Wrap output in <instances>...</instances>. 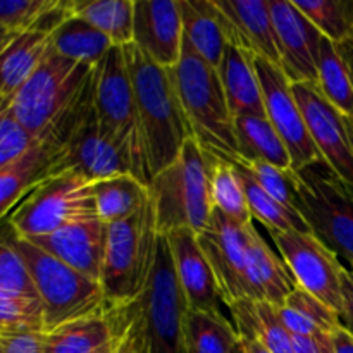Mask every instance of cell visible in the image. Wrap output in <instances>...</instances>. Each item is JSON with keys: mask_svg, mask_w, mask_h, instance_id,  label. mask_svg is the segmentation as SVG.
<instances>
[{"mask_svg": "<svg viewBox=\"0 0 353 353\" xmlns=\"http://www.w3.org/2000/svg\"><path fill=\"white\" fill-rule=\"evenodd\" d=\"M133 83L138 123L150 178L164 171L193 138L176 88L174 68L155 64L133 43L123 47Z\"/></svg>", "mask_w": 353, "mask_h": 353, "instance_id": "1", "label": "cell"}, {"mask_svg": "<svg viewBox=\"0 0 353 353\" xmlns=\"http://www.w3.org/2000/svg\"><path fill=\"white\" fill-rule=\"evenodd\" d=\"M159 238L150 193L137 212L107 226L100 283L110 307L130 305L145 295L155 268Z\"/></svg>", "mask_w": 353, "mask_h": 353, "instance_id": "2", "label": "cell"}, {"mask_svg": "<svg viewBox=\"0 0 353 353\" xmlns=\"http://www.w3.org/2000/svg\"><path fill=\"white\" fill-rule=\"evenodd\" d=\"M210 169L212 154L190 138L176 161L150 179L148 193L161 236L179 228H188L196 234L205 230L214 212Z\"/></svg>", "mask_w": 353, "mask_h": 353, "instance_id": "3", "label": "cell"}, {"mask_svg": "<svg viewBox=\"0 0 353 353\" xmlns=\"http://www.w3.org/2000/svg\"><path fill=\"white\" fill-rule=\"evenodd\" d=\"M174 79L193 138L209 154L236 162L240 154L234 117L224 95L219 71L203 61L185 38L181 57L174 68Z\"/></svg>", "mask_w": 353, "mask_h": 353, "instance_id": "4", "label": "cell"}, {"mask_svg": "<svg viewBox=\"0 0 353 353\" xmlns=\"http://www.w3.org/2000/svg\"><path fill=\"white\" fill-rule=\"evenodd\" d=\"M12 240L33 279L47 333L72 321L102 314L110 307L102 283L74 271L26 238L14 234Z\"/></svg>", "mask_w": 353, "mask_h": 353, "instance_id": "5", "label": "cell"}, {"mask_svg": "<svg viewBox=\"0 0 353 353\" xmlns=\"http://www.w3.org/2000/svg\"><path fill=\"white\" fill-rule=\"evenodd\" d=\"M93 68L69 61L50 48L37 71L9 100L7 109L41 143L74 105Z\"/></svg>", "mask_w": 353, "mask_h": 353, "instance_id": "6", "label": "cell"}, {"mask_svg": "<svg viewBox=\"0 0 353 353\" xmlns=\"http://www.w3.org/2000/svg\"><path fill=\"white\" fill-rule=\"evenodd\" d=\"M296 210L310 233L338 259L353 264V186L326 161L295 171Z\"/></svg>", "mask_w": 353, "mask_h": 353, "instance_id": "7", "label": "cell"}, {"mask_svg": "<svg viewBox=\"0 0 353 353\" xmlns=\"http://www.w3.org/2000/svg\"><path fill=\"white\" fill-rule=\"evenodd\" d=\"M93 102L100 133L130 150L137 179L148 186L152 178L138 123L133 83L123 47L114 45L93 68Z\"/></svg>", "mask_w": 353, "mask_h": 353, "instance_id": "8", "label": "cell"}, {"mask_svg": "<svg viewBox=\"0 0 353 353\" xmlns=\"http://www.w3.org/2000/svg\"><path fill=\"white\" fill-rule=\"evenodd\" d=\"M93 190L95 181L72 169L57 172L16 207L7 217V226L16 236L30 240L93 219L97 217Z\"/></svg>", "mask_w": 353, "mask_h": 353, "instance_id": "9", "label": "cell"}, {"mask_svg": "<svg viewBox=\"0 0 353 353\" xmlns=\"http://www.w3.org/2000/svg\"><path fill=\"white\" fill-rule=\"evenodd\" d=\"M140 302L147 327L148 353H186L185 316L188 305L176 278L165 236L159 238L150 285Z\"/></svg>", "mask_w": 353, "mask_h": 353, "instance_id": "10", "label": "cell"}, {"mask_svg": "<svg viewBox=\"0 0 353 353\" xmlns=\"http://www.w3.org/2000/svg\"><path fill=\"white\" fill-rule=\"evenodd\" d=\"M271 236L296 286L319 299L340 316L343 309L341 272L345 268L340 259L312 233L279 231L271 233Z\"/></svg>", "mask_w": 353, "mask_h": 353, "instance_id": "11", "label": "cell"}, {"mask_svg": "<svg viewBox=\"0 0 353 353\" xmlns=\"http://www.w3.org/2000/svg\"><path fill=\"white\" fill-rule=\"evenodd\" d=\"M254 64L261 83L265 117L285 143L293 171H300L305 165L324 161L310 138L305 119L293 93L292 81L285 71L265 59L254 57Z\"/></svg>", "mask_w": 353, "mask_h": 353, "instance_id": "12", "label": "cell"}, {"mask_svg": "<svg viewBox=\"0 0 353 353\" xmlns=\"http://www.w3.org/2000/svg\"><path fill=\"white\" fill-rule=\"evenodd\" d=\"M247 226H238L214 210L209 224L200 231L199 243L212 268L221 302L230 307L243 299H254L247 271Z\"/></svg>", "mask_w": 353, "mask_h": 353, "instance_id": "13", "label": "cell"}, {"mask_svg": "<svg viewBox=\"0 0 353 353\" xmlns=\"http://www.w3.org/2000/svg\"><path fill=\"white\" fill-rule=\"evenodd\" d=\"M307 130L321 157L330 168L353 186V143L347 117L312 83H292Z\"/></svg>", "mask_w": 353, "mask_h": 353, "instance_id": "14", "label": "cell"}, {"mask_svg": "<svg viewBox=\"0 0 353 353\" xmlns=\"http://www.w3.org/2000/svg\"><path fill=\"white\" fill-rule=\"evenodd\" d=\"M281 69L292 83L319 81L323 33L296 9L293 0H269Z\"/></svg>", "mask_w": 353, "mask_h": 353, "instance_id": "15", "label": "cell"}, {"mask_svg": "<svg viewBox=\"0 0 353 353\" xmlns=\"http://www.w3.org/2000/svg\"><path fill=\"white\" fill-rule=\"evenodd\" d=\"M62 171L72 169L92 181L131 174L137 178L134 161L123 145L105 138L93 112L61 148Z\"/></svg>", "mask_w": 353, "mask_h": 353, "instance_id": "16", "label": "cell"}, {"mask_svg": "<svg viewBox=\"0 0 353 353\" xmlns=\"http://www.w3.org/2000/svg\"><path fill=\"white\" fill-rule=\"evenodd\" d=\"M133 45L155 64L176 68L183 47L179 0H134Z\"/></svg>", "mask_w": 353, "mask_h": 353, "instance_id": "17", "label": "cell"}, {"mask_svg": "<svg viewBox=\"0 0 353 353\" xmlns=\"http://www.w3.org/2000/svg\"><path fill=\"white\" fill-rule=\"evenodd\" d=\"M230 45L281 68L269 0H212Z\"/></svg>", "mask_w": 353, "mask_h": 353, "instance_id": "18", "label": "cell"}, {"mask_svg": "<svg viewBox=\"0 0 353 353\" xmlns=\"http://www.w3.org/2000/svg\"><path fill=\"white\" fill-rule=\"evenodd\" d=\"M164 236L171 250L176 278L188 310H199V312L219 310V288L195 231L179 228Z\"/></svg>", "mask_w": 353, "mask_h": 353, "instance_id": "19", "label": "cell"}, {"mask_svg": "<svg viewBox=\"0 0 353 353\" xmlns=\"http://www.w3.org/2000/svg\"><path fill=\"white\" fill-rule=\"evenodd\" d=\"M30 241L74 271L97 281L102 278L107 226L97 217L65 226L47 236L30 238Z\"/></svg>", "mask_w": 353, "mask_h": 353, "instance_id": "20", "label": "cell"}, {"mask_svg": "<svg viewBox=\"0 0 353 353\" xmlns=\"http://www.w3.org/2000/svg\"><path fill=\"white\" fill-rule=\"evenodd\" d=\"M61 150L38 143L16 164L0 171V228L31 192L61 172Z\"/></svg>", "mask_w": 353, "mask_h": 353, "instance_id": "21", "label": "cell"}, {"mask_svg": "<svg viewBox=\"0 0 353 353\" xmlns=\"http://www.w3.org/2000/svg\"><path fill=\"white\" fill-rule=\"evenodd\" d=\"M123 307L72 321L47 334L45 353H107L116 347L123 327Z\"/></svg>", "mask_w": 353, "mask_h": 353, "instance_id": "22", "label": "cell"}, {"mask_svg": "<svg viewBox=\"0 0 353 353\" xmlns=\"http://www.w3.org/2000/svg\"><path fill=\"white\" fill-rule=\"evenodd\" d=\"M247 231V271L255 300H264L274 307H281L290 293L296 288L292 272L283 259L274 255L264 238L255 230L254 223Z\"/></svg>", "mask_w": 353, "mask_h": 353, "instance_id": "23", "label": "cell"}, {"mask_svg": "<svg viewBox=\"0 0 353 353\" xmlns=\"http://www.w3.org/2000/svg\"><path fill=\"white\" fill-rule=\"evenodd\" d=\"M219 78L233 117H265L254 55L228 43L223 62L219 65Z\"/></svg>", "mask_w": 353, "mask_h": 353, "instance_id": "24", "label": "cell"}, {"mask_svg": "<svg viewBox=\"0 0 353 353\" xmlns=\"http://www.w3.org/2000/svg\"><path fill=\"white\" fill-rule=\"evenodd\" d=\"M52 48V33L31 30L14 37L0 52V102L9 103Z\"/></svg>", "mask_w": 353, "mask_h": 353, "instance_id": "25", "label": "cell"}, {"mask_svg": "<svg viewBox=\"0 0 353 353\" xmlns=\"http://www.w3.org/2000/svg\"><path fill=\"white\" fill-rule=\"evenodd\" d=\"M228 309L240 336L259 341L271 353H295L293 334L283 324L278 307L264 300L243 299Z\"/></svg>", "mask_w": 353, "mask_h": 353, "instance_id": "26", "label": "cell"}, {"mask_svg": "<svg viewBox=\"0 0 353 353\" xmlns=\"http://www.w3.org/2000/svg\"><path fill=\"white\" fill-rule=\"evenodd\" d=\"M183 17V38L205 62L219 71L226 34L221 26L212 0H179Z\"/></svg>", "mask_w": 353, "mask_h": 353, "instance_id": "27", "label": "cell"}, {"mask_svg": "<svg viewBox=\"0 0 353 353\" xmlns=\"http://www.w3.org/2000/svg\"><path fill=\"white\" fill-rule=\"evenodd\" d=\"M279 317L293 336H330L341 326L340 316L319 299L296 286L281 307Z\"/></svg>", "mask_w": 353, "mask_h": 353, "instance_id": "28", "label": "cell"}, {"mask_svg": "<svg viewBox=\"0 0 353 353\" xmlns=\"http://www.w3.org/2000/svg\"><path fill=\"white\" fill-rule=\"evenodd\" d=\"M238 161H262L281 169H292V161L285 143L269 123L268 117H234Z\"/></svg>", "mask_w": 353, "mask_h": 353, "instance_id": "29", "label": "cell"}, {"mask_svg": "<svg viewBox=\"0 0 353 353\" xmlns=\"http://www.w3.org/2000/svg\"><path fill=\"white\" fill-rule=\"evenodd\" d=\"M112 47L109 37L72 14L52 33V50L78 64L97 65Z\"/></svg>", "mask_w": 353, "mask_h": 353, "instance_id": "30", "label": "cell"}, {"mask_svg": "<svg viewBox=\"0 0 353 353\" xmlns=\"http://www.w3.org/2000/svg\"><path fill=\"white\" fill-rule=\"evenodd\" d=\"M148 196V186L134 176L124 174L95 181L93 199L99 221L105 226L137 212Z\"/></svg>", "mask_w": 353, "mask_h": 353, "instance_id": "31", "label": "cell"}, {"mask_svg": "<svg viewBox=\"0 0 353 353\" xmlns=\"http://www.w3.org/2000/svg\"><path fill=\"white\" fill-rule=\"evenodd\" d=\"M240 336L236 327L219 312L188 310L185 316L186 353H234Z\"/></svg>", "mask_w": 353, "mask_h": 353, "instance_id": "32", "label": "cell"}, {"mask_svg": "<svg viewBox=\"0 0 353 353\" xmlns=\"http://www.w3.org/2000/svg\"><path fill=\"white\" fill-rule=\"evenodd\" d=\"M71 12L102 31L117 47L133 43L134 0H71Z\"/></svg>", "mask_w": 353, "mask_h": 353, "instance_id": "33", "label": "cell"}, {"mask_svg": "<svg viewBox=\"0 0 353 353\" xmlns=\"http://www.w3.org/2000/svg\"><path fill=\"white\" fill-rule=\"evenodd\" d=\"M233 164L236 168L238 174H240L252 219H257L259 223L264 224L269 233H279V231H302V233H310L309 226H307L305 219L300 216V212H296L295 209H290V207L283 205L281 202L272 199L252 178L247 169L241 168L236 162H233Z\"/></svg>", "mask_w": 353, "mask_h": 353, "instance_id": "34", "label": "cell"}, {"mask_svg": "<svg viewBox=\"0 0 353 353\" xmlns=\"http://www.w3.org/2000/svg\"><path fill=\"white\" fill-rule=\"evenodd\" d=\"M323 95L353 123V83L340 45L323 37L319 50V81Z\"/></svg>", "mask_w": 353, "mask_h": 353, "instance_id": "35", "label": "cell"}, {"mask_svg": "<svg viewBox=\"0 0 353 353\" xmlns=\"http://www.w3.org/2000/svg\"><path fill=\"white\" fill-rule=\"evenodd\" d=\"M210 185H212L214 210H219L223 216L236 223L238 226L252 224V214L248 209L247 196L240 174L233 162L212 155V169H210Z\"/></svg>", "mask_w": 353, "mask_h": 353, "instance_id": "36", "label": "cell"}, {"mask_svg": "<svg viewBox=\"0 0 353 353\" xmlns=\"http://www.w3.org/2000/svg\"><path fill=\"white\" fill-rule=\"evenodd\" d=\"M296 9L336 45L353 37V0H293Z\"/></svg>", "mask_w": 353, "mask_h": 353, "instance_id": "37", "label": "cell"}, {"mask_svg": "<svg viewBox=\"0 0 353 353\" xmlns=\"http://www.w3.org/2000/svg\"><path fill=\"white\" fill-rule=\"evenodd\" d=\"M12 236L14 233L9 226H7V231L0 228V293L40 300L30 271L17 252Z\"/></svg>", "mask_w": 353, "mask_h": 353, "instance_id": "38", "label": "cell"}, {"mask_svg": "<svg viewBox=\"0 0 353 353\" xmlns=\"http://www.w3.org/2000/svg\"><path fill=\"white\" fill-rule=\"evenodd\" d=\"M62 0H0V28L7 34H21L40 30L52 10Z\"/></svg>", "mask_w": 353, "mask_h": 353, "instance_id": "39", "label": "cell"}, {"mask_svg": "<svg viewBox=\"0 0 353 353\" xmlns=\"http://www.w3.org/2000/svg\"><path fill=\"white\" fill-rule=\"evenodd\" d=\"M236 164L247 169L252 178L272 199H276L290 209L296 210V186L293 169L276 168V165L262 161H236Z\"/></svg>", "mask_w": 353, "mask_h": 353, "instance_id": "40", "label": "cell"}, {"mask_svg": "<svg viewBox=\"0 0 353 353\" xmlns=\"http://www.w3.org/2000/svg\"><path fill=\"white\" fill-rule=\"evenodd\" d=\"M45 331L40 300L0 293V334Z\"/></svg>", "mask_w": 353, "mask_h": 353, "instance_id": "41", "label": "cell"}, {"mask_svg": "<svg viewBox=\"0 0 353 353\" xmlns=\"http://www.w3.org/2000/svg\"><path fill=\"white\" fill-rule=\"evenodd\" d=\"M38 143L40 141L31 137L3 105L0 109V171L16 164Z\"/></svg>", "mask_w": 353, "mask_h": 353, "instance_id": "42", "label": "cell"}, {"mask_svg": "<svg viewBox=\"0 0 353 353\" xmlns=\"http://www.w3.org/2000/svg\"><path fill=\"white\" fill-rule=\"evenodd\" d=\"M47 334V331L0 334V348L3 353H45Z\"/></svg>", "mask_w": 353, "mask_h": 353, "instance_id": "43", "label": "cell"}, {"mask_svg": "<svg viewBox=\"0 0 353 353\" xmlns=\"http://www.w3.org/2000/svg\"><path fill=\"white\" fill-rule=\"evenodd\" d=\"M341 296H343V309L340 314V323L353 336V271L343 268L341 272Z\"/></svg>", "mask_w": 353, "mask_h": 353, "instance_id": "44", "label": "cell"}, {"mask_svg": "<svg viewBox=\"0 0 353 353\" xmlns=\"http://www.w3.org/2000/svg\"><path fill=\"white\" fill-rule=\"evenodd\" d=\"M293 345H295V353H334L331 334L319 338L293 336Z\"/></svg>", "mask_w": 353, "mask_h": 353, "instance_id": "45", "label": "cell"}, {"mask_svg": "<svg viewBox=\"0 0 353 353\" xmlns=\"http://www.w3.org/2000/svg\"><path fill=\"white\" fill-rule=\"evenodd\" d=\"M334 353H353V336L343 326L336 327L331 334Z\"/></svg>", "mask_w": 353, "mask_h": 353, "instance_id": "46", "label": "cell"}, {"mask_svg": "<svg viewBox=\"0 0 353 353\" xmlns=\"http://www.w3.org/2000/svg\"><path fill=\"white\" fill-rule=\"evenodd\" d=\"M238 336H240V334H238ZM240 347L245 353H271L269 350H265L259 341L252 340V338L248 336H240Z\"/></svg>", "mask_w": 353, "mask_h": 353, "instance_id": "47", "label": "cell"}, {"mask_svg": "<svg viewBox=\"0 0 353 353\" xmlns=\"http://www.w3.org/2000/svg\"><path fill=\"white\" fill-rule=\"evenodd\" d=\"M340 50H341V54H343L345 61H347L348 71H350L352 83H353V37L350 38V40L347 41V43L340 45Z\"/></svg>", "mask_w": 353, "mask_h": 353, "instance_id": "48", "label": "cell"}, {"mask_svg": "<svg viewBox=\"0 0 353 353\" xmlns=\"http://www.w3.org/2000/svg\"><path fill=\"white\" fill-rule=\"evenodd\" d=\"M347 124H348V133H350L352 143H353V123H352V121H348V119H347Z\"/></svg>", "mask_w": 353, "mask_h": 353, "instance_id": "49", "label": "cell"}, {"mask_svg": "<svg viewBox=\"0 0 353 353\" xmlns=\"http://www.w3.org/2000/svg\"><path fill=\"white\" fill-rule=\"evenodd\" d=\"M236 353H245L243 350H241V347H240V345H238V348H236Z\"/></svg>", "mask_w": 353, "mask_h": 353, "instance_id": "50", "label": "cell"}, {"mask_svg": "<svg viewBox=\"0 0 353 353\" xmlns=\"http://www.w3.org/2000/svg\"><path fill=\"white\" fill-rule=\"evenodd\" d=\"M3 34H7V33H6V31L2 30V28H0V37H3Z\"/></svg>", "mask_w": 353, "mask_h": 353, "instance_id": "51", "label": "cell"}, {"mask_svg": "<svg viewBox=\"0 0 353 353\" xmlns=\"http://www.w3.org/2000/svg\"><path fill=\"white\" fill-rule=\"evenodd\" d=\"M2 107H3V103H2V102H0V109H2Z\"/></svg>", "mask_w": 353, "mask_h": 353, "instance_id": "52", "label": "cell"}, {"mask_svg": "<svg viewBox=\"0 0 353 353\" xmlns=\"http://www.w3.org/2000/svg\"><path fill=\"white\" fill-rule=\"evenodd\" d=\"M348 268H350V269H352V271H353V264H352V265H348Z\"/></svg>", "mask_w": 353, "mask_h": 353, "instance_id": "53", "label": "cell"}, {"mask_svg": "<svg viewBox=\"0 0 353 353\" xmlns=\"http://www.w3.org/2000/svg\"><path fill=\"white\" fill-rule=\"evenodd\" d=\"M107 353H114V348H112V350H110V352H107Z\"/></svg>", "mask_w": 353, "mask_h": 353, "instance_id": "54", "label": "cell"}, {"mask_svg": "<svg viewBox=\"0 0 353 353\" xmlns=\"http://www.w3.org/2000/svg\"><path fill=\"white\" fill-rule=\"evenodd\" d=\"M0 353H3V352H2V348H0Z\"/></svg>", "mask_w": 353, "mask_h": 353, "instance_id": "55", "label": "cell"}, {"mask_svg": "<svg viewBox=\"0 0 353 353\" xmlns=\"http://www.w3.org/2000/svg\"><path fill=\"white\" fill-rule=\"evenodd\" d=\"M238 345H240V343H238ZM238 348V347H236ZM234 353H236V350H234Z\"/></svg>", "mask_w": 353, "mask_h": 353, "instance_id": "56", "label": "cell"}]
</instances>
